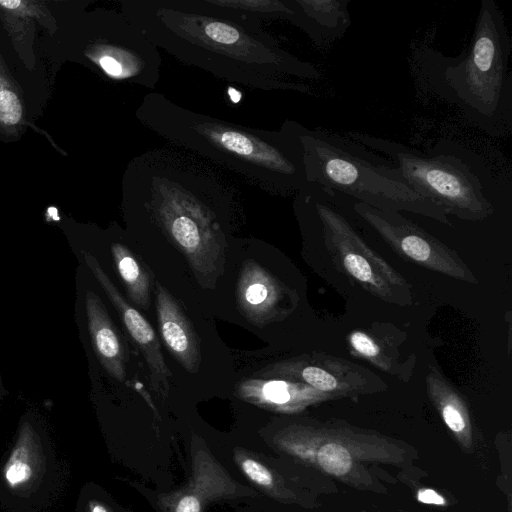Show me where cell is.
Returning a JSON list of instances; mask_svg holds the SVG:
<instances>
[{
    "instance_id": "6da1fadb",
    "label": "cell",
    "mask_w": 512,
    "mask_h": 512,
    "mask_svg": "<svg viewBox=\"0 0 512 512\" xmlns=\"http://www.w3.org/2000/svg\"><path fill=\"white\" fill-rule=\"evenodd\" d=\"M122 13L151 43L216 78L262 91L311 93L297 80L320 71L285 50L262 23L210 0H123Z\"/></svg>"
},
{
    "instance_id": "7a4b0ae2",
    "label": "cell",
    "mask_w": 512,
    "mask_h": 512,
    "mask_svg": "<svg viewBox=\"0 0 512 512\" xmlns=\"http://www.w3.org/2000/svg\"><path fill=\"white\" fill-rule=\"evenodd\" d=\"M134 115L170 145L234 172L267 193L289 196L307 183L304 148L294 120L284 121L278 130L243 126L187 109L159 92L146 94Z\"/></svg>"
},
{
    "instance_id": "3957f363",
    "label": "cell",
    "mask_w": 512,
    "mask_h": 512,
    "mask_svg": "<svg viewBox=\"0 0 512 512\" xmlns=\"http://www.w3.org/2000/svg\"><path fill=\"white\" fill-rule=\"evenodd\" d=\"M511 38L494 0H482L471 41L456 58L432 52L434 89L492 137L512 132Z\"/></svg>"
},
{
    "instance_id": "277c9868",
    "label": "cell",
    "mask_w": 512,
    "mask_h": 512,
    "mask_svg": "<svg viewBox=\"0 0 512 512\" xmlns=\"http://www.w3.org/2000/svg\"><path fill=\"white\" fill-rule=\"evenodd\" d=\"M304 148L307 182L317 183L371 207L407 211L450 225L436 204L411 189L396 167L348 138L296 122Z\"/></svg>"
},
{
    "instance_id": "5b68a950",
    "label": "cell",
    "mask_w": 512,
    "mask_h": 512,
    "mask_svg": "<svg viewBox=\"0 0 512 512\" xmlns=\"http://www.w3.org/2000/svg\"><path fill=\"white\" fill-rule=\"evenodd\" d=\"M347 196L307 182L294 199L301 227L324 251V277L399 306L412 303L410 284L357 232L345 213Z\"/></svg>"
},
{
    "instance_id": "8992f818",
    "label": "cell",
    "mask_w": 512,
    "mask_h": 512,
    "mask_svg": "<svg viewBox=\"0 0 512 512\" xmlns=\"http://www.w3.org/2000/svg\"><path fill=\"white\" fill-rule=\"evenodd\" d=\"M346 136L365 147L382 152L400 172L404 182L448 216L483 221L493 214L479 178L461 159L452 155H425L401 143L367 134Z\"/></svg>"
},
{
    "instance_id": "52a82bcc",
    "label": "cell",
    "mask_w": 512,
    "mask_h": 512,
    "mask_svg": "<svg viewBox=\"0 0 512 512\" xmlns=\"http://www.w3.org/2000/svg\"><path fill=\"white\" fill-rule=\"evenodd\" d=\"M66 471L48 433L23 419L0 463V508L48 512L64 489Z\"/></svg>"
},
{
    "instance_id": "ba28073f",
    "label": "cell",
    "mask_w": 512,
    "mask_h": 512,
    "mask_svg": "<svg viewBox=\"0 0 512 512\" xmlns=\"http://www.w3.org/2000/svg\"><path fill=\"white\" fill-rule=\"evenodd\" d=\"M352 210L401 258L468 284L478 280L459 254L397 211L381 210L352 199Z\"/></svg>"
},
{
    "instance_id": "9c48e42d",
    "label": "cell",
    "mask_w": 512,
    "mask_h": 512,
    "mask_svg": "<svg viewBox=\"0 0 512 512\" xmlns=\"http://www.w3.org/2000/svg\"><path fill=\"white\" fill-rule=\"evenodd\" d=\"M191 476L183 487L158 495L162 512H204L216 500L255 496L257 493L236 482L214 458L205 444L193 439Z\"/></svg>"
},
{
    "instance_id": "30bf717a",
    "label": "cell",
    "mask_w": 512,
    "mask_h": 512,
    "mask_svg": "<svg viewBox=\"0 0 512 512\" xmlns=\"http://www.w3.org/2000/svg\"><path fill=\"white\" fill-rule=\"evenodd\" d=\"M287 374L331 399L375 394L388 387L365 366L325 353H314L289 364Z\"/></svg>"
},
{
    "instance_id": "8fae6325",
    "label": "cell",
    "mask_w": 512,
    "mask_h": 512,
    "mask_svg": "<svg viewBox=\"0 0 512 512\" xmlns=\"http://www.w3.org/2000/svg\"><path fill=\"white\" fill-rule=\"evenodd\" d=\"M350 0H293L294 26L320 50L328 49L351 25Z\"/></svg>"
},
{
    "instance_id": "7c38bea8",
    "label": "cell",
    "mask_w": 512,
    "mask_h": 512,
    "mask_svg": "<svg viewBox=\"0 0 512 512\" xmlns=\"http://www.w3.org/2000/svg\"><path fill=\"white\" fill-rule=\"evenodd\" d=\"M84 259L119 312L128 332L141 348L152 371L153 381H165L166 377L170 376V373L162 358L159 342L149 322L122 298L94 256L84 253Z\"/></svg>"
},
{
    "instance_id": "4fadbf2b",
    "label": "cell",
    "mask_w": 512,
    "mask_h": 512,
    "mask_svg": "<svg viewBox=\"0 0 512 512\" xmlns=\"http://www.w3.org/2000/svg\"><path fill=\"white\" fill-rule=\"evenodd\" d=\"M400 332L387 324H374L369 329L353 330L348 345L353 356L361 358L379 370L406 379L413 365L400 361Z\"/></svg>"
},
{
    "instance_id": "5bb4252c",
    "label": "cell",
    "mask_w": 512,
    "mask_h": 512,
    "mask_svg": "<svg viewBox=\"0 0 512 512\" xmlns=\"http://www.w3.org/2000/svg\"><path fill=\"white\" fill-rule=\"evenodd\" d=\"M428 397L453 434L461 448L471 452L474 448V427L464 396L435 367L426 379Z\"/></svg>"
},
{
    "instance_id": "9a60e30c",
    "label": "cell",
    "mask_w": 512,
    "mask_h": 512,
    "mask_svg": "<svg viewBox=\"0 0 512 512\" xmlns=\"http://www.w3.org/2000/svg\"><path fill=\"white\" fill-rule=\"evenodd\" d=\"M88 327L94 350L106 371L115 379H125L126 349L101 299L92 291L85 295Z\"/></svg>"
},
{
    "instance_id": "2e32d148",
    "label": "cell",
    "mask_w": 512,
    "mask_h": 512,
    "mask_svg": "<svg viewBox=\"0 0 512 512\" xmlns=\"http://www.w3.org/2000/svg\"><path fill=\"white\" fill-rule=\"evenodd\" d=\"M158 288L157 310L162 336L179 362L191 369L198 358L195 337L175 302L162 287Z\"/></svg>"
},
{
    "instance_id": "e0dca14e",
    "label": "cell",
    "mask_w": 512,
    "mask_h": 512,
    "mask_svg": "<svg viewBox=\"0 0 512 512\" xmlns=\"http://www.w3.org/2000/svg\"><path fill=\"white\" fill-rule=\"evenodd\" d=\"M233 455L242 473L265 494L285 503L300 502L285 479L259 456L239 447L234 449Z\"/></svg>"
},
{
    "instance_id": "ac0fdd59",
    "label": "cell",
    "mask_w": 512,
    "mask_h": 512,
    "mask_svg": "<svg viewBox=\"0 0 512 512\" xmlns=\"http://www.w3.org/2000/svg\"><path fill=\"white\" fill-rule=\"evenodd\" d=\"M330 399L328 395L302 382L270 381L261 390V400L281 411H298Z\"/></svg>"
},
{
    "instance_id": "d6986e66",
    "label": "cell",
    "mask_w": 512,
    "mask_h": 512,
    "mask_svg": "<svg viewBox=\"0 0 512 512\" xmlns=\"http://www.w3.org/2000/svg\"><path fill=\"white\" fill-rule=\"evenodd\" d=\"M214 5L246 19L262 23L269 20L287 21L293 25V0H210Z\"/></svg>"
},
{
    "instance_id": "ffe728a7",
    "label": "cell",
    "mask_w": 512,
    "mask_h": 512,
    "mask_svg": "<svg viewBox=\"0 0 512 512\" xmlns=\"http://www.w3.org/2000/svg\"><path fill=\"white\" fill-rule=\"evenodd\" d=\"M112 253L119 274L126 284L131 297L137 304L143 307L149 306V278L145 271L142 270L125 246L119 243L113 244Z\"/></svg>"
},
{
    "instance_id": "44dd1931",
    "label": "cell",
    "mask_w": 512,
    "mask_h": 512,
    "mask_svg": "<svg viewBox=\"0 0 512 512\" xmlns=\"http://www.w3.org/2000/svg\"><path fill=\"white\" fill-rule=\"evenodd\" d=\"M75 512H113V510L92 487L88 486L82 488Z\"/></svg>"
},
{
    "instance_id": "7402d4cb",
    "label": "cell",
    "mask_w": 512,
    "mask_h": 512,
    "mask_svg": "<svg viewBox=\"0 0 512 512\" xmlns=\"http://www.w3.org/2000/svg\"><path fill=\"white\" fill-rule=\"evenodd\" d=\"M22 114L21 104L17 96L8 90L0 91V121L15 124Z\"/></svg>"
},
{
    "instance_id": "603a6c76",
    "label": "cell",
    "mask_w": 512,
    "mask_h": 512,
    "mask_svg": "<svg viewBox=\"0 0 512 512\" xmlns=\"http://www.w3.org/2000/svg\"><path fill=\"white\" fill-rule=\"evenodd\" d=\"M269 296L268 287L261 282L251 283L245 290V299L251 305L265 302Z\"/></svg>"
},
{
    "instance_id": "cb8c5ba5",
    "label": "cell",
    "mask_w": 512,
    "mask_h": 512,
    "mask_svg": "<svg viewBox=\"0 0 512 512\" xmlns=\"http://www.w3.org/2000/svg\"><path fill=\"white\" fill-rule=\"evenodd\" d=\"M416 499L418 502L436 506H446L447 500L434 489L421 488L416 492Z\"/></svg>"
},
{
    "instance_id": "d4e9b609",
    "label": "cell",
    "mask_w": 512,
    "mask_h": 512,
    "mask_svg": "<svg viewBox=\"0 0 512 512\" xmlns=\"http://www.w3.org/2000/svg\"><path fill=\"white\" fill-rule=\"evenodd\" d=\"M20 4H21V2L17 1V0H6V1L1 0L0 1V5L4 6L5 8H8V9H15Z\"/></svg>"
}]
</instances>
